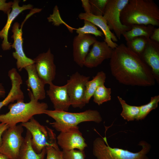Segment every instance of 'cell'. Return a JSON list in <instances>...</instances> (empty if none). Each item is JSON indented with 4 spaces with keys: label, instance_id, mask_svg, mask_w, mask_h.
<instances>
[{
    "label": "cell",
    "instance_id": "cell-31",
    "mask_svg": "<svg viewBox=\"0 0 159 159\" xmlns=\"http://www.w3.org/2000/svg\"><path fill=\"white\" fill-rule=\"evenodd\" d=\"M46 148V159H63L62 151L60 150L59 147L49 146Z\"/></svg>",
    "mask_w": 159,
    "mask_h": 159
},
{
    "label": "cell",
    "instance_id": "cell-21",
    "mask_svg": "<svg viewBox=\"0 0 159 159\" xmlns=\"http://www.w3.org/2000/svg\"><path fill=\"white\" fill-rule=\"evenodd\" d=\"M31 135L27 130L26 135L20 149L18 159H44L46 154V148L39 153H37L31 144Z\"/></svg>",
    "mask_w": 159,
    "mask_h": 159
},
{
    "label": "cell",
    "instance_id": "cell-18",
    "mask_svg": "<svg viewBox=\"0 0 159 159\" xmlns=\"http://www.w3.org/2000/svg\"><path fill=\"white\" fill-rule=\"evenodd\" d=\"M8 76L11 81V87L6 98L0 102V109L3 107L16 100H24V94L21 89L23 81L20 75L16 68H13L9 71Z\"/></svg>",
    "mask_w": 159,
    "mask_h": 159
},
{
    "label": "cell",
    "instance_id": "cell-10",
    "mask_svg": "<svg viewBox=\"0 0 159 159\" xmlns=\"http://www.w3.org/2000/svg\"><path fill=\"white\" fill-rule=\"evenodd\" d=\"M33 60L37 74L43 82L49 85L52 83L56 74V66L50 49L39 54Z\"/></svg>",
    "mask_w": 159,
    "mask_h": 159
},
{
    "label": "cell",
    "instance_id": "cell-12",
    "mask_svg": "<svg viewBox=\"0 0 159 159\" xmlns=\"http://www.w3.org/2000/svg\"><path fill=\"white\" fill-rule=\"evenodd\" d=\"M20 24L18 22L14 23L12 27L14 42L11 47L15 51L12 53L13 57L16 60V65L19 71H21L26 66L34 63L33 59L27 57L24 52L22 27L19 28Z\"/></svg>",
    "mask_w": 159,
    "mask_h": 159
},
{
    "label": "cell",
    "instance_id": "cell-22",
    "mask_svg": "<svg viewBox=\"0 0 159 159\" xmlns=\"http://www.w3.org/2000/svg\"><path fill=\"white\" fill-rule=\"evenodd\" d=\"M154 27L151 25L134 24L131 26L130 30L124 32L122 35L126 42L139 37L150 38L155 29Z\"/></svg>",
    "mask_w": 159,
    "mask_h": 159
},
{
    "label": "cell",
    "instance_id": "cell-1",
    "mask_svg": "<svg viewBox=\"0 0 159 159\" xmlns=\"http://www.w3.org/2000/svg\"><path fill=\"white\" fill-rule=\"evenodd\" d=\"M110 66L111 73L122 84L132 86L154 85L155 80L150 67L123 43L113 49Z\"/></svg>",
    "mask_w": 159,
    "mask_h": 159
},
{
    "label": "cell",
    "instance_id": "cell-28",
    "mask_svg": "<svg viewBox=\"0 0 159 159\" xmlns=\"http://www.w3.org/2000/svg\"><path fill=\"white\" fill-rule=\"evenodd\" d=\"M84 25L76 29L78 35L92 34L96 37H102L104 35L102 32L99 30L95 25L87 20H84Z\"/></svg>",
    "mask_w": 159,
    "mask_h": 159
},
{
    "label": "cell",
    "instance_id": "cell-15",
    "mask_svg": "<svg viewBox=\"0 0 159 159\" xmlns=\"http://www.w3.org/2000/svg\"><path fill=\"white\" fill-rule=\"evenodd\" d=\"M140 56L150 68L155 80L159 82V42L147 39Z\"/></svg>",
    "mask_w": 159,
    "mask_h": 159
},
{
    "label": "cell",
    "instance_id": "cell-17",
    "mask_svg": "<svg viewBox=\"0 0 159 159\" xmlns=\"http://www.w3.org/2000/svg\"><path fill=\"white\" fill-rule=\"evenodd\" d=\"M78 17L80 19L90 21L100 29L105 37L104 41L112 49H114L118 45L116 43L118 41V39L110 30L103 16H96L91 13L85 12L80 13Z\"/></svg>",
    "mask_w": 159,
    "mask_h": 159
},
{
    "label": "cell",
    "instance_id": "cell-9",
    "mask_svg": "<svg viewBox=\"0 0 159 159\" xmlns=\"http://www.w3.org/2000/svg\"><path fill=\"white\" fill-rule=\"evenodd\" d=\"M90 77L80 74L78 72L72 74L66 85L71 106L81 109L86 105L85 93L86 85Z\"/></svg>",
    "mask_w": 159,
    "mask_h": 159
},
{
    "label": "cell",
    "instance_id": "cell-36",
    "mask_svg": "<svg viewBox=\"0 0 159 159\" xmlns=\"http://www.w3.org/2000/svg\"><path fill=\"white\" fill-rule=\"evenodd\" d=\"M5 91L2 84L0 83V97H4L5 94Z\"/></svg>",
    "mask_w": 159,
    "mask_h": 159
},
{
    "label": "cell",
    "instance_id": "cell-6",
    "mask_svg": "<svg viewBox=\"0 0 159 159\" xmlns=\"http://www.w3.org/2000/svg\"><path fill=\"white\" fill-rule=\"evenodd\" d=\"M21 124L30 133L32 146L37 153H41L49 146L58 147L53 130L41 124L33 117L28 122Z\"/></svg>",
    "mask_w": 159,
    "mask_h": 159
},
{
    "label": "cell",
    "instance_id": "cell-34",
    "mask_svg": "<svg viewBox=\"0 0 159 159\" xmlns=\"http://www.w3.org/2000/svg\"><path fill=\"white\" fill-rule=\"evenodd\" d=\"M150 39L154 41L159 42V28H155Z\"/></svg>",
    "mask_w": 159,
    "mask_h": 159
},
{
    "label": "cell",
    "instance_id": "cell-27",
    "mask_svg": "<svg viewBox=\"0 0 159 159\" xmlns=\"http://www.w3.org/2000/svg\"><path fill=\"white\" fill-rule=\"evenodd\" d=\"M147 39L144 37H135L126 42V45L132 51L140 56L144 49Z\"/></svg>",
    "mask_w": 159,
    "mask_h": 159
},
{
    "label": "cell",
    "instance_id": "cell-30",
    "mask_svg": "<svg viewBox=\"0 0 159 159\" xmlns=\"http://www.w3.org/2000/svg\"><path fill=\"white\" fill-rule=\"evenodd\" d=\"M62 151L63 159H85L84 150L73 149Z\"/></svg>",
    "mask_w": 159,
    "mask_h": 159
},
{
    "label": "cell",
    "instance_id": "cell-32",
    "mask_svg": "<svg viewBox=\"0 0 159 159\" xmlns=\"http://www.w3.org/2000/svg\"><path fill=\"white\" fill-rule=\"evenodd\" d=\"M6 1L5 0H0V10L8 15L11 12L13 2H6Z\"/></svg>",
    "mask_w": 159,
    "mask_h": 159
},
{
    "label": "cell",
    "instance_id": "cell-35",
    "mask_svg": "<svg viewBox=\"0 0 159 159\" xmlns=\"http://www.w3.org/2000/svg\"><path fill=\"white\" fill-rule=\"evenodd\" d=\"M9 127L7 124L0 122V146L2 143V135L4 132Z\"/></svg>",
    "mask_w": 159,
    "mask_h": 159
},
{
    "label": "cell",
    "instance_id": "cell-29",
    "mask_svg": "<svg viewBox=\"0 0 159 159\" xmlns=\"http://www.w3.org/2000/svg\"><path fill=\"white\" fill-rule=\"evenodd\" d=\"M109 0H90V13L96 16H103Z\"/></svg>",
    "mask_w": 159,
    "mask_h": 159
},
{
    "label": "cell",
    "instance_id": "cell-3",
    "mask_svg": "<svg viewBox=\"0 0 159 159\" xmlns=\"http://www.w3.org/2000/svg\"><path fill=\"white\" fill-rule=\"evenodd\" d=\"M28 90L30 101L28 102L17 101L10 104L9 111L5 114L0 115V122L11 127L20 122H28L34 115L44 114L48 108L47 104L39 102L34 98L29 89Z\"/></svg>",
    "mask_w": 159,
    "mask_h": 159
},
{
    "label": "cell",
    "instance_id": "cell-24",
    "mask_svg": "<svg viewBox=\"0 0 159 159\" xmlns=\"http://www.w3.org/2000/svg\"><path fill=\"white\" fill-rule=\"evenodd\" d=\"M117 98L122 108L120 115L128 121L135 120L139 112V106L129 105L119 96H117Z\"/></svg>",
    "mask_w": 159,
    "mask_h": 159
},
{
    "label": "cell",
    "instance_id": "cell-4",
    "mask_svg": "<svg viewBox=\"0 0 159 159\" xmlns=\"http://www.w3.org/2000/svg\"><path fill=\"white\" fill-rule=\"evenodd\" d=\"M138 145L141 150L136 153L127 150L112 148L108 145L106 137H97L93 143L92 153L96 159H149L147 155L150 151L151 145L144 140Z\"/></svg>",
    "mask_w": 159,
    "mask_h": 159
},
{
    "label": "cell",
    "instance_id": "cell-14",
    "mask_svg": "<svg viewBox=\"0 0 159 159\" xmlns=\"http://www.w3.org/2000/svg\"><path fill=\"white\" fill-rule=\"evenodd\" d=\"M97 40L96 38L90 34L77 35L73 42V55L74 61L82 67L90 46Z\"/></svg>",
    "mask_w": 159,
    "mask_h": 159
},
{
    "label": "cell",
    "instance_id": "cell-16",
    "mask_svg": "<svg viewBox=\"0 0 159 159\" xmlns=\"http://www.w3.org/2000/svg\"><path fill=\"white\" fill-rule=\"evenodd\" d=\"M49 85L47 95L53 104L54 110L68 111L71 104L66 84L58 86L52 83Z\"/></svg>",
    "mask_w": 159,
    "mask_h": 159
},
{
    "label": "cell",
    "instance_id": "cell-5",
    "mask_svg": "<svg viewBox=\"0 0 159 159\" xmlns=\"http://www.w3.org/2000/svg\"><path fill=\"white\" fill-rule=\"evenodd\" d=\"M45 114L54 120L50 124L57 131L61 132L72 128L78 127V125L85 122L99 123L102 121L100 112L97 110L89 109L80 112L47 110Z\"/></svg>",
    "mask_w": 159,
    "mask_h": 159
},
{
    "label": "cell",
    "instance_id": "cell-37",
    "mask_svg": "<svg viewBox=\"0 0 159 159\" xmlns=\"http://www.w3.org/2000/svg\"><path fill=\"white\" fill-rule=\"evenodd\" d=\"M0 159H10L5 155L0 152Z\"/></svg>",
    "mask_w": 159,
    "mask_h": 159
},
{
    "label": "cell",
    "instance_id": "cell-25",
    "mask_svg": "<svg viewBox=\"0 0 159 159\" xmlns=\"http://www.w3.org/2000/svg\"><path fill=\"white\" fill-rule=\"evenodd\" d=\"M111 89L106 87L104 84L99 86L94 92L93 101L98 105L111 100Z\"/></svg>",
    "mask_w": 159,
    "mask_h": 159
},
{
    "label": "cell",
    "instance_id": "cell-13",
    "mask_svg": "<svg viewBox=\"0 0 159 159\" xmlns=\"http://www.w3.org/2000/svg\"><path fill=\"white\" fill-rule=\"evenodd\" d=\"M113 49L104 41L97 40L93 44L85 60L84 66L89 68L96 67L105 59H110Z\"/></svg>",
    "mask_w": 159,
    "mask_h": 159
},
{
    "label": "cell",
    "instance_id": "cell-8",
    "mask_svg": "<svg viewBox=\"0 0 159 159\" xmlns=\"http://www.w3.org/2000/svg\"><path fill=\"white\" fill-rule=\"evenodd\" d=\"M129 0H109L103 16L110 30L113 31L115 35L119 39L124 32L131 28V26L123 25L120 18L121 12Z\"/></svg>",
    "mask_w": 159,
    "mask_h": 159
},
{
    "label": "cell",
    "instance_id": "cell-33",
    "mask_svg": "<svg viewBox=\"0 0 159 159\" xmlns=\"http://www.w3.org/2000/svg\"><path fill=\"white\" fill-rule=\"evenodd\" d=\"M82 6L85 13H90L91 6L89 0H81Z\"/></svg>",
    "mask_w": 159,
    "mask_h": 159
},
{
    "label": "cell",
    "instance_id": "cell-7",
    "mask_svg": "<svg viewBox=\"0 0 159 159\" xmlns=\"http://www.w3.org/2000/svg\"><path fill=\"white\" fill-rule=\"evenodd\" d=\"M23 127L21 124L9 127L3 134L0 152L10 159H18L24 139Z\"/></svg>",
    "mask_w": 159,
    "mask_h": 159
},
{
    "label": "cell",
    "instance_id": "cell-11",
    "mask_svg": "<svg viewBox=\"0 0 159 159\" xmlns=\"http://www.w3.org/2000/svg\"><path fill=\"white\" fill-rule=\"evenodd\" d=\"M57 143L62 150L77 149L81 151L87 147L79 127L69 128L60 132L56 137Z\"/></svg>",
    "mask_w": 159,
    "mask_h": 159
},
{
    "label": "cell",
    "instance_id": "cell-19",
    "mask_svg": "<svg viewBox=\"0 0 159 159\" xmlns=\"http://www.w3.org/2000/svg\"><path fill=\"white\" fill-rule=\"evenodd\" d=\"M19 1L15 0L13 1L11 10L7 15L6 23L2 29L0 31V38L3 39L1 47L4 50H8L11 47V43L8 41V34L11 24L16 17L22 11L27 9H32L33 6L31 4L24 5L22 6L19 5Z\"/></svg>",
    "mask_w": 159,
    "mask_h": 159
},
{
    "label": "cell",
    "instance_id": "cell-23",
    "mask_svg": "<svg viewBox=\"0 0 159 159\" xmlns=\"http://www.w3.org/2000/svg\"><path fill=\"white\" fill-rule=\"evenodd\" d=\"M106 78L105 73L103 71H101L98 72L96 75L93 77L92 80L87 82L85 93V101L86 104L89 103L97 88L100 85L104 84Z\"/></svg>",
    "mask_w": 159,
    "mask_h": 159
},
{
    "label": "cell",
    "instance_id": "cell-20",
    "mask_svg": "<svg viewBox=\"0 0 159 159\" xmlns=\"http://www.w3.org/2000/svg\"><path fill=\"white\" fill-rule=\"evenodd\" d=\"M24 69L28 75L26 84L29 89H31L33 97L38 101L44 99L46 97L45 84L37 74L35 63L28 65Z\"/></svg>",
    "mask_w": 159,
    "mask_h": 159
},
{
    "label": "cell",
    "instance_id": "cell-2",
    "mask_svg": "<svg viewBox=\"0 0 159 159\" xmlns=\"http://www.w3.org/2000/svg\"><path fill=\"white\" fill-rule=\"evenodd\" d=\"M120 18L122 24L127 26H158L159 8L153 0H129L121 12Z\"/></svg>",
    "mask_w": 159,
    "mask_h": 159
},
{
    "label": "cell",
    "instance_id": "cell-26",
    "mask_svg": "<svg viewBox=\"0 0 159 159\" xmlns=\"http://www.w3.org/2000/svg\"><path fill=\"white\" fill-rule=\"evenodd\" d=\"M159 102V95H156L151 97L148 103L139 106V112L135 120L139 121L144 119L152 110L158 107Z\"/></svg>",
    "mask_w": 159,
    "mask_h": 159
}]
</instances>
